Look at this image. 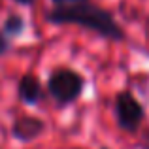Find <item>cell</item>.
Listing matches in <instances>:
<instances>
[{"label": "cell", "instance_id": "cell-8", "mask_svg": "<svg viewBox=\"0 0 149 149\" xmlns=\"http://www.w3.org/2000/svg\"><path fill=\"white\" fill-rule=\"evenodd\" d=\"M11 2H15L17 6H25V8H29V6H34V4H36V0H11Z\"/></svg>", "mask_w": 149, "mask_h": 149}, {"label": "cell", "instance_id": "cell-2", "mask_svg": "<svg viewBox=\"0 0 149 149\" xmlns=\"http://www.w3.org/2000/svg\"><path fill=\"white\" fill-rule=\"evenodd\" d=\"M45 91L57 108H68L81 98L85 91V77L74 68L58 66L49 72Z\"/></svg>", "mask_w": 149, "mask_h": 149}, {"label": "cell", "instance_id": "cell-5", "mask_svg": "<svg viewBox=\"0 0 149 149\" xmlns=\"http://www.w3.org/2000/svg\"><path fill=\"white\" fill-rule=\"evenodd\" d=\"M45 96V89L42 87V81L32 72H25L17 81V98L25 106H38Z\"/></svg>", "mask_w": 149, "mask_h": 149}, {"label": "cell", "instance_id": "cell-6", "mask_svg": "<svg viewBox=\"0 0 149 149\" xmlns=\"http://www.w3.org/2000/svg\"><path fill=\"white\" fill-rule=\"evenodd\" d=\"M0 30H2L6 36H10L11 40H15V38H19V36H23V34H25L26 21H25V17H23V15L13 13V11H11V13L6 15V19H4Z\"/></svg>", "mask_w": 149, "mask_h": 149}, {"label": "cell", "instance_id": "cell-4", "mask_svg": "<svg viewBox=\"0 0 149 149\" xmlns=\"http://www.w3.org/2000/svg\"><path fill=\"white\" fill-rule=\"evenodd\" d=\"M47 130L45 119L38 115H17L10 125V136L19 143H30Z\"/></svg>", "mask_w": 149, "mask_h": 149}, {"label": "cell", "instance_id": "cell-3", "mask_svg": "<svg viewBox=\"0 0 149 149\" xmlns=\"http://www.w3.org/2000/svg\"><path fill=\"white\" fill-rule=\"evenodd\" d=\"M113 119L125 134H138L146 121V108L130 89H123L113 98Z\"/></svg>", "mask_w": 149, "mask_h": 149}, {"label": "cell", "instance_id": "cell-10", "mask_svg": "<svg viewBox=\"0 0 149 149\" xmlns=\"http://www.w3.org/2000/svg\"><path fill=\"white\" fill-rule=\"evenodd\" d=\"M100 149H109V147H100Z\"/></svg>", "mask_w": 149, "mask_h": 149}, {"label": "cell", "instance_id": "cell-9", "mask_svg": "<svg viewBox=\"0 0 149 149\" xmlns=\"http://www.w3.org/2000/svg\"><path fill=\"white\" fill-rule=\"evenodd\" d=\"M53 4H72V2H81V0H51Z\"/></svg>", "mask_w": 149, "mask_h": 149}, {"label": "cell", "instance_id": "cell-7", "mask_svg": "<svg viewBox=\"0 0 149 149\" xmlns=\"http://www.w3.org/2000/svg\"><path fill=\"white\" fill-rule=\"evenodd\" d=\"M11 49H13V40L0 30V58L6 57V55H10Z\"/></svg>", "mask_w": 149, "mask_h": 149}, {"label": "cell", "instance_id": "cell-1", "mask_svg": "<svg viewBox=\"0 0 149 149\" xmlns=\"http://www.w3.org/2000/svg\"><path fill=\"white\" fill-rule=\"evenodd\" d=\"M44 21L55 26H79L83 30H91L96 36L108 42L123 44L128 42V34L125 32L123 25L115 19V15L108 8L93 2L81 0L72 4H53L44 13Z\"/></svg>", "mask_w": 149, "mask_h": 149}]
</instances>
